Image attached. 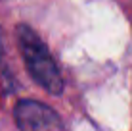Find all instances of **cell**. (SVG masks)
<instances>
[{
  "label": "cell",
  "mask_w": 132,
  "mask_h": 131,
  "mask_svg": "<svg viewBox=\"0 0 132 131\" xmlns=\"http://www.w3.org/2000/svg\"><path fill=\"white\" fill-rule=\"evenodd\" d=\"M17 40H19L21 56L27 64L31 77L50 94H56V96L61 94L63 77L40 37L29 25H17Z\"/></svg>",
  "instance_id": "obj_1"
},
{
  "label": "cell",
  "mask_w": 132,
  "mask_h": 131,
  "mask_svg": "<svg viewBox=\"0 0 132 131\" xmlns=\"http://www.w3.org/2000/svg\"><path fill=\"white\" fill-rule=\"evenodd\" d=\"M13 116L21 131H63L61 118L38 100H19Z\"/></svg>",
  "instance_id": "obj_2"
},
{
  "label": "cell",
  "mask_w": 132,
  "mask_h": 131,
  "mask_svg": "<svg viewBox=\"0 0 132 131\" xmlns=\"http://www.w3.org/2000/svg\"><path fill=\"white\" fill-rule=\"evenodd\" d=\"M0 56H2V43H0Z\"/></svg>",
  "instance_id": "obj_3"
}]
</instances>
